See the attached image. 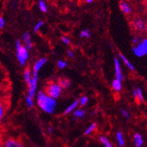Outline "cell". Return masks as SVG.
I'll return each instance as SVG.
<instances>
[{
    "label": "cell",
    "instance_id": "9a60e30c",
    "mask_svg": "<svg viewBox=\"0 0 147 147\" xmlns=\"http://www.w3.org/2000/svg\"><path fill=\"white\" fill-rule=\"evenodd\" d=\"M119 56H120V58H121V59L122 60V62H124L125 65L127 66V67H128L130 70H131V71H134V69H135V68H134V66L133 65H132L131 63L130 62L129 60L126 58L124 55L122 54V53H120Z\"/></svg>",
    "mask_w": 147,
    "mask_h": 147
},
{
    "label": "cell",
    "instance_id": "6da1fadb",
    "mask_svg": "<svg viewBox=\"0 0 147 147\" xmlns=\"http://www.w3.org/2000/svg\"><path fill=\"white\" fill-rule=\"evenodd\" d=\"M38 105L43 111L47 113H53L56 107V101L44 92H39L37 95Z\"/></svg>",
    "mask_w": 147,
    "mask_h": 147
},
{
    "label": "cell",
    "instance_id": "4fadbf2b",
    "mask_svg": "<svg viewBox=\"0 0 147 147\" xmlns=\"http://www.w3.org/2000/svg\"><path fill=\"white\" fill-rule=\"evenodd\" d=\"M5 147H23V146L16 140L9 139L5 143Z\"/></svg>",
    "mask_w": 147,
    "mask_h": 147
},
{
    "label": "cell",
    "instance_id": "83f0119b",
    "mask_svg": "<svg viewBox=\"0 0 147 147\" xmlns=\"http://www.w3.org/2000/svg\"><path fill=\"white\" fill-rule=\"evenodd\" d=\"M44 24H45V23H44V22H43V21L38 22V23H37L36 24H35V27H34V32H37L38 31L39 29H40L41 27H42Z\"/></svg>",
    "mask_w": 147,
    "mask_h": 147
},
{
    "label": "cell",
    "instance_id": "44dd1931",
    "mask_svg": "<svg viewBox=\"0 0 147 147\" xmlns=\"http://www.w3.org/2000/svg\"><path fill=\"white\" fill-rule=\"evenodd\" d=\"M136 90H137V98H136L138 99L140 102H144V98H143L142 89L140 88H138Z\"/></svg>",
    "mask_w": 147,
    "mask_h": 147
},
{
    "label": "cell",
    "instance_id": "484cf974",
    "mask_svg": "<svg viewBox=\"0 0 147 147\" xmlns=\"http://www.w3.org/2000/svg\"><path fill=\"white\" fill-rule=\"evenodd\" d=\"M88 101H89V98H88V97L83 96L81 98H80V100L79 101V104L80 105V106L81 107H84L86 105V104H87Z\"/></svg>",
    "mask_w": 147,
    "mask_h": 147
},
{
    "label": "cell",
    "instance_id": "7402d4cb",
    "mask_svg": "<svg viewBox=\"0 0 147 147\" xmlns=\"http://www.w3.org/2000/svg\"><path fill=\"white\" fill-rule=\"evenodd\" d=\"M74 115L77 118H82L85 115V111L82 110V109H78V110L74 112Z\"/></svg>",
    "mask_w": 147,
    "mask_h": 147
},
{
    "label": "cell",
    "instance_id": "ac0fdd59",
    "mask_svg": "<svg viewBox=\"0 0 147 147\" xmlns=\"http://www.w3.org/2000/svg\"><path fill=\"white\" fill-rule=\"evenodd\" d=\"M99 140L105 147H113V145L111 143V142L105 136H101L99 138Z\"/></svg>",
    "mask_w": 147,
    "mask_h": 147
},
{
    "label": "cell",
    "instance_id": "30bf717a",
    "mask_svg": "<svg viewBox=\"0 0 147 147\" xmlns=\"http://www.w3.org/2000/svg\"><path fill=\"white\" fill-rule=\"evenodd\" d=\"M134 145H135L136 147H142L143 145V143H144L142 135L138 133L134 134Z\"/></svg>",
    "mask_w": 147,
    "mask_h": 147
},
{
    "label": "cell",
    "instance_id": "8992f818",
    "mask_svg": "<svg viewBox=\"0 0 147 147\" xmlns=\"http://www.w3.org/2000/svg\"><path fill=\"white\" fill-rule=\"evenodd\" d=\"M114 67H115V75H116V79H118L122 81L123 80V74L122 73V70L120 67L119 61L117 58H114Z\"/></svg>",
    "mask_w": 147,
    "mask_h": 147
},
{
    "label": "cell",
    "instance_id": "d4e9b609",
    "mask_svg": "<svg viewBox=\"0 0 147 147\" xmlns=\"http://www.w3.org/2000/svg\"><path fill=\"white\" fill-rule=\"evenodd\" d=\"M5 114V107L2 101H0V122H2V119H3V116Z\"/></svg>",
    "mask_w": 147,
    "mask_h": 147
},
{
    "label": "cell",
    "instance_id": "603a6c76",
    "mask_svg": "<svg viewBox=\"0 0 147 147\" xmlns=\"http://www.w3.org/2000/svg\"><path fill=\"white\" fill-rule=\"evenodd\" d=\"M39 8L42 12H47V5L45 3V1L41 0L39 2Z\"/></svg>",
    "mask_w": 147,
    "mask_h": 147
},
{
    "label": "cell",
    "instance_id": "f1b7e54d",
    "mask_svg": "<svg viewBox=\"0 0 147 147\" xmlns=\"http://www.w3.org/2000/svg\"><path fill=\"white\" fill-rule=\"evenodd\" d=\"M57 65H58V67L59 68H65L66 65H67V63H66L65 61H62V60H59V61H58V63H57Z\"/></svg>",
    "mask_w": 147,
    "mask_h": 147
},
{
    "label": "cell",
    "instance_id": "1f68e13d",
    "mask_svg": "<svg viewBox=\"0 0 147 147\" xmlns=\"http://www.w3.org/2000/svg\"><path fill=\"white\" fill-rule=\"evenodd\" d=\"M5 20L3 18H0V29H2V28L5 26Z\"/></svg>",
    "mask_w": 147,
    "mask_h": 147
},
{
    "label": "cell",
    "instance_id": "5bb4252c",
    "mask_svg": "<svg viewBox=\"0 0 147 147\" xmlns=\"http://www.w3.org/2000/svg\"><path fill=\"white\" fill-rule=\"evenodd\" d=\"M78 105H79V101H78V100H75V101H74V102H72L71 104V105H70L69 106H68L65 110L64 114L65 115L69 114L70 113L73 112L74 110L77 108V107H78Z\"/></svg>",
    "mask_w": 147,
    "mask_h": 147
},
{
    "label": "cell",
    "instance_id": "f546056e",
    "mask_svg": "<svg viewBox=\"0 0 147 147\" xmlns=\"http://www.w3.org/2000/svg\"><path fill=\"white\" fill-rule=\"evenodd\" d=\"M61 40H62V42L64 43V44H65V45H68V44L70 43V40L68 37L62 36V38H61Z\"/></svg>",
    "mask_w": 147,
    "mask_h": 147
},
{
    "label": "cell",
    "instance_id": "d6986e66",
    "mask_svg": "<svg viewBox=\"0 0 147 147\" xmlns=\"http://www.w3.org/2000/svg\"><path fill=\"white\" fill-rule=\"evenodd\" d=\"M24 80L26 82L27 84H29V83L31 82L32 80V74H31V71L30 69L27 68L24 71Z\"/></svg>",
    "mask_w": 147,
    "mask_h": 147
},
{
    "label": "cell",
    "instance_id": "d6a6232c",
    "mask_svg": "<svg viewBox=\"0 0 147 147\" xmlns=\"http://www.w3.org/2000/svg\"><path fill=\"white\" fill-rule=\"evenodd\" d=\"M68 55L71 57V58H73L74 55V53L72 51H68Z\"/></svg>",
    "mask_w": 147,
    "mask_h": 147
},
{
    "label": "cell",
    "instance_id": "4dcf8cb0",
    "mask_svg": "<svg viewBox=\"0 0 147 147\" xmlns=\"http://www.w3.org/2000/svg\"><path fill=\"white\" fill-rule=\"evenodd\" d=\"M122 116H124V117H125V118H127V119L129 118V117H130L129 113H128L127 110H124V109H123V110H122Z\"/></svg>",
    "mask_w": 147,
    "mask_h": 147
},
{
    "label": "cell",
    "instance_id": "e575fe53",
    "mask_svg": "<svg viewBox=\"0 0 147 147\" xmlns=\"http://www.w3.org/2000/svg\"><path fill=\"white\" fill-rule=\"evenodd\" d=\"M86 2H87V3H92L93 2V0H85Z\"/></svg>",
    "mask_w": 147,
    "mask_h": 147
},
{
    "label": "cell",
    "instance_id": "52a82bcc",
    "mask_svg": "<svg viewBox=\"0 0 147 147\" xmlns=\"http://www.w3.org/2000/svg\"><path fill=\"white\" fill-rule=\"evenodd\" d=\"M134 28L137 31H143L146 28V23L142 19H136L134 21Z\"/></svg>",
    "mask_w": 147,
    "mask_h": 147
},
{
    "label": "cell",
    "instance_id": "ba28073f",
    "mask_svg": "<svg viewBox=\"0 0 147 147\" xmlns=\"http://www.w3.org/2000/svg\"><path fill=\"white\" fill-rule=\"evenodd\" d=\"M47 61V59L46 58H42L38 60L35 62V64L34 65V67H33V73H38L40 69L45 65Z\"/></svg>",
    "mask_w": 147,
    "mask_h": 147
},
{
    "label": "cell",
    "instance_id": "7c38bea8",
    "mask_svg": "<svg viewBox=\"0 0 147 147\" xmlns=\"http://www.w3.org/2000/svg\"><path fill=\"white\" fill-rule=\"evenodd\" d=\"M120 9L122 10V11L125 14H129L131 13V6L125 1H122L120 2Z\"/></svg>",
    "mask_w": 147,
    "mask_h": 147
},
{
    "label": "cell",
    "instance_id": "4316f807",
    "mask_svg": "<svg viewBox=\"0 0 147 147\" xmlns=\"http://www.w3.org/2000/svg\"><path fill=\"white\" fill-rule=\"evenodd\" d=\"M80 38H90V32H89V30L87 29H84L80 32Z\"/></svg>",
    "mask_w": 147,
    "mask_h": 147
},
{
    "label": "cell",
    "instance_id": "8fae6325",
    "mask_svg": "<svg viewBox=\"0 0 147 147\" xmlns=\"http://www.w3.org/2000/svg\"><path fill=\"white\" fill-rule=\"evenodd\" d=\"M58 84L62 89H67L71 86V81L68 78H60L58 80Z\"/></svg>",
    "mask_w": 147,
    "mask_h": 147
},
{
    "label": "cell",
    "instance_id": "7a4b0ae2",
    "mask_svg": "<svg viewBox=\"0 0 147 147\" xmlns=\"http://www.w3.org/2000/svg\"><path fill=\"white\" fill-rule=\"evenodd\" d=\"M16 49H17V56L18 61L21 65H25L26 62L29 59L28 50L21 45V41L20 40L16 41Z\"/></svg>",
    "mask_w": 147,
    "mask_h": 147
},
{
    "label": "cell",
    "instance_id": "9c48e42d",
    "mask_svg": "<svg viewBox=\"0 0 147 147\" xmlns=\"http://www.w3.org/2000/svg\"><path fill=\"white\" fill-rule=\"evenodd\" d=\"M23 39L26 48L27 49L28 51H29V50H31V49L32 48V42L31 38H30V35H29V33L26 32L25 34H23Z\"/></svg>",
    "mask_w": 147,
    "mask_h": 147
},
{
    "label": "cell",
    "instance_id": "277c9868",
    "mask_svg": "<svg viewBox=\"0 0 147 147\" xmlns=\"http://www.w3.org/2000/svg\"><path fill=\"white\" fill-rule=\"evenodd\" d=\"M134 53L137 56L142 57L147 53V40L143 39L140 41L133 47Z\"/></svg>",
    "mask_w": 147,
    "mask_h": 147
},
{
    "label": "cell",
    "instance_id": "5b68a950",
    "mask_svg": "<svg viewBox=\"0 0 147 147\" xmlns=\"http://www.w3.org/2000/svg\"><path fill=\"white\" fill-rule=\"evenodd\" d=\"M38 76L37 73H33L32 78L31 82L28 84L29 86V95L32 98L34 97L36 92L37 84H38Z\"/></svg>",
    "mask_w": 147,
    "mask_h": 147
},
{
    "label": "cell",
    "instance_id": "ffe728a7",
    "mask_svg": "<svg viewBox=\"0 0 147 147\" xmlns=\"http://www.w3.org/2000/svg\"><path fill=\"white\" fill-rule=\"evenodd\" d=\"M96 127H97L96 123H92L91 125H89V127L86 128V130L85 132H84V134H85V135H89V134H91L92 132L95 128H96Z\"/></svg>",
    "mask_w": 147,
    "mask_h": 147
},
{
    "label": "cell",
    "instance_id": "cb8c5ba5",
    "mask_svg": "<svg viewBox=\"0 0 147 147\" xmlns=\"http://www.w3.org/2000/svg\"><path fill=\"white\" fill-rule=\"evenodd\" d=\"M26 105H27V106L29 107V108L32 107L33 104H34L33 103V98H32V97H30L28 95L26 98Z\"/></svg>",
    "mask_w": 147,
    "mask_h": 147
},
{
    "label": "cell",
    "instance_id": "2e32d148",
    "mask_svg": "<svg viewBox=\"0 0 147 147\" xmlns=\"http://www.w3.org/2000/svg\"><path fill=\"white\" fill-rule=\"evenodd\" d=\"M112 87L115 91L119 92L122 89V82L118 79H115L112 83Z\"/></svg>",
    "mask_w": 147,
    "mask_h": 147
},
{
    "label": "cell",
    "instance_id": "3957f363",
    "mask_svg": "<svg viewBox=\"0 0 147 147\" xmlns=\"http://www.w3.org/2000/svg\"><path fill=\"white\" fill-rule=\"evenodd\" d=\"M62 88L60 87V86L58 83L51 82L47 85L46 88V95H48L53 99L58 98L61 95L62 92Z\"/></svg>",
    "mask_w": 147,
    "mask_h": 147
},
{
    "label": "cell",
    "instance_id": "e0dca14e",
    "mask_svg": "<svg viewBox=\"0 0 147 147\" xmlns=\"http://www.w3.org/2000/svg\"><path fill=\"white\" fill-rule=\"evenodd\" d=\"M116 140L118 142V144L120 147H123L125 146V139L123 134L121 131H118L116 133Z\"/></svg>",
    "mask_w": 147,
    "mask_h": 147
},
{
    "label": "cell",
    "instance_id": "836d02e7",
    "mask_svg": "<svg viewBox=\"0 0 147 147\" xmlns=\"http://www.w3.org/2000/svg\"><path fill=\"white\" fill-rule=\"evenodd\" d=\"M48 131H49V133H51V134L53 133V128H51H51H49Z\"/></svg>",
    "mask_w": 147,
    "mask_h": 147
}]
</instances>
